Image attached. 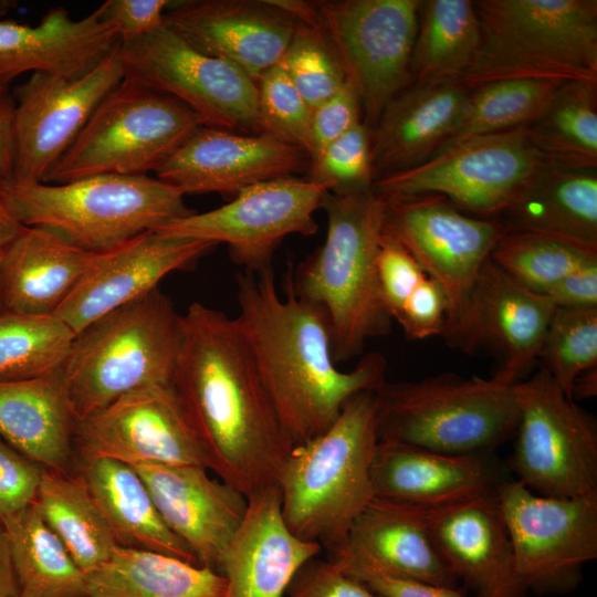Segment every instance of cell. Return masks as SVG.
<instances>
[{
	"label": "cell",
	"mask_w": 597,
	"mask_h": 597,
	"mask_svg": "<svg viewBox=\"0 0 597 597\" xmlns=\"http://www.w3.org/2000/svg\"><path fill=\"white\" fill-rule=\"evenodd\" d=\"M172 386L209 470L247 498L276 484L293 444L234 317L201 302L188 306Z\"/></svg>",
	"instance_id": "6da1fadb"
},
{
	"label": "cell",
	"mask_w": 597,
	"mask_h": 597,
	"mask_svg": "<svg viewBox=\"0 0 597 597\" xmlns=\"http://www.w3.org/2000/svg\"><path fill=\"white\" fill-rule=\"evenodd\" d=\"M237 301L234 318L293 447L323 433L353 396L386 380V359L378 352L352 370L337 368L324 313L296 296L287 274L281 296L273 268L239 272Z\"/></svg>",
	"instance_id": "7a4b0ae2"
},
{
	"label": "cell",
	"mask_w": 597,
	"mask_h": 597,
	"mask_svg": "<svg viewBox=\"0 0 597 597\" xmlns=\"http://www.w3.org/2000/svg\"><path fill=\"white\" fill-rule=\"evenodd\" d=\"M322 208L327 214L324 243L287 276L296 296L324 313L337 364L360 355L367 341L391 331L394 320L376 272L386 201L373 188L328 191Z\"/></svg>",
	"instance_id": "3957f363"
},
{
	"label": "cell",
	"mask_w": 597,
	"mask_h": 597,
	"mask_svg": "<svg viewBox=\"0 0 597 597\" xmlns=\"http://www.w3.org/2000/svg\"><path fill=\"white\" fill-rule=\"evenodd\" d=\"M379 443L375 391L346 401L320 436L294 446L276 479L281 512L297 537L332 553L375 498L371 464Z\"/></svg>",
	"instance_id": "277c9868"
},
{
	"label": "cell",
	"mask_w": 597,
	"mask_h": 597,
	"mask_svg": "<svg viewBox=\"0 0 597 597\" xmlns=\"http://www.w3.org/2000/svg\"><path fill=\"white\" fill-rule=\"evenodd\" d=\"M0 191L22 226L49 229L94 253L196 212L179 189L147 175L100 174L60 185L7 179Z\"/></svg>",
	"instance_id": "5b68a950"
},
{
	"label": "cell",
	"mask_w": 597,
	"mask_h": 597,
	"mask_svg": "<svg viewBox=\"0 0 597 597\" xmlns=\"http://www.w3.org/2000/svg\"><path fill=\"white\" fill-rule=\"evenodd\" d=\"M181 314L158 287L77 333L61 367L81 421L148 386L172 385Z\"/></svg>",
	"instance_id": "8992f818"
},
{
	"label": "cell",
	"mask_w": 597,
	"mask_h": 597,
	"mask_svg": "<svg viewBox=\"0 0 597 597\" xmlns=\"http://www.w3.org/2000/svg\"><path fill=\"white\" fill-rule=\"evenodd\" d=\"M476 55L460 80L597 81L596 0H478Z\"/></svg>",
	"instance_id": "52a82bcc"
},
{
	"label": "cell",
	"mask_w": 597,
	"mask_h": 597,
	"mask_svg": "<svg viewBox=\"0 0 597 597\" xmlns=\"http://www.w3.org/2000/svg\"><path fill=\"white\" fill-rule=\"evenodd\" d=\"M375 399L379 441L449 454L491 453L513 437L520 417L519 383L450 371L385 380Z\"/></svg>",
	"instance_id": "ba28073f"
},
{
	"label": "cell",
	"mask_w": 597,
	"mask_h": 597,
	"mask_svg": "<svg viewBox=\"0 0 597 597\" xmlns=\"http://www.w3.org/2000/svg\"><path fill=\"white\" fill-rule=\"evenodd\" d=\"M199 126L197 115L175 97L123 78L42 182L156 172Z\"/></svg>",
	"instance_id": "9c48e42d"
},
{
	"label": "cell",
	"mask_w": 597,
	"mask_h": 597,
	"mask_svg": "<svg viewBox=\"0 0 597 597\" xmlns=\"http://www.w3.org/2000/svg\"><path fill=\"white\" fill-rule=\"evenodd\" d=\"M383 231L396 239L447 298L442 337L470 354L472 302L479 274L505 232L495 218L471 216L438 195L386 201Z\"/></svg>",
	"instance_id": "30bf717a"
},
{
	"label": "cell",
	"mask_w": 597,
	"mask_h": 597,
	"mask_svg": "<svg viewBox=\"0 0 597 597\" xmlns=\"http://www.w3.org/2000/svg\"><path fill=\"white\" fill-rule=\"evenodd\" d=\"M547 163L521 126L462 140L376 179L373 190L385 201L438 195L465 213L495 218Z\"/></svg>",
	"instance_id": "8fae6325"
},
{
	"label": "cell",
	"mask_w": 597,
	"mask_h": 597,
	"mask_svg": "<svg viewBox=\"0 0 597 597\" xmlns=\"http://www.w3.org/2000/svg\"><path fill=\"white\" fill-rule=\"evenodd\" d=\"M520 417L510 465L515 480L552 498L597 495V426L540 369L519 383Z\"/></svg>",
	"instance_id": "7c38bea8"
},
{
	"label": "cell",
	"mask_w": 597,
	"mask_h": 597,
	"mask_svg": "<svg viewBox=\"0 0 597 597\" xmlns=\"http://www.w3.org/2000/svg\"><path fill=\"white\" fill-rule=\"evenodd\" d=\"M118 53L125 80L175 97L201 125L261 134L256 82L235 65L199 52L167 25L121 41Z\"/></svg>",
	"instance_id": "4fadbf2b"
},
{
	"label": "cell",
	"mask_w": 597,
	"mask_h": 597,
	"mask_svg": "<svg viewBox=\"0 0 597 597\" xmlns=\"http://www.w3.org/2000/svg\"><path fill=\"white\" fill-rule=\"evenodd\" d=\"M323 30L371 130L387 104L412 83L410 61L421 0L315 1Z\"/></svg>",
	"instance_id": "5bb4252c"
},
{
	"label": "cell",
	"mask_w": 597,
	"mask_h": 597,
	"mask_svg": "<svg viewBox=\"0 0 597 597\" xmlns=\"http://www.w3.org/2000/svg\"><path fill=\"white\" fill-rule=\"evenodd\" d=\"M495 499L527 591L573 590L584 565L597 557V495L544 496L506 479Z\"/></svg>",
	"instance_id": "9a60e30c"
},
{
	"label": "cell",
	"mask_w": 597,
	"mask_h": 597,
	"mask_svg": "<svg viewBox=\"0 0 597 597\" xmlns=\"http://www.w3.org/2000/svg\"><path fill=\"white\" fill-rule=\"evenodd\" d=\"M327 184L285 177L252 185L224 206L172 220L156 230L169 238L224 243L242 271L259 273L272 268V258L289 235H313Z\"/></svg>",
	"instance_id": "2e32d148"
},
{
	"label": "cell",
	"mask_w": 597,
	"mask_h": 597,
	"mask_svg": "<svg viewBox=\"0 0 597 597\" xmlns=\"http://www.w3.org/2000/svg\"><path fill=\"white\" fill-rule=\"evenodd\" d=\"M118 49L82 77L35 72L13 88V180L42 181L70 148L100 103L124 78Z\"/></svg>",
	"instance_id": "e0dca14e"
},
{
	"label": "cell",
	"mask_w": 597,
	"mask_h": 597,
	"mask_svg": "<svg viewBox=\"0 0 597 597\" xmlns=\"http://www.w3.org/2000/svg\"><path fill=\"white\" fill-rule=\"evenodd\" d=\"M84 459L139 464L207 465L199 437L172 385L133 390L76 422Z\"/></svg>",
	"instance_id": "ac0fdd59"
},
{
	"label": "cell",
	"mask_w": 597,
	"mask_h": 597,
	"mask_svg": "<svg viewBox=\"0 0 597 597\" xmlns=\"http://www.w3.org/2000/svg\"><path fill=\"white\" fill-rule=\"evenodd\" d=\"M306 151L266 134L199 126L156 171L184 195L235 196L252 185L303 171Z\"/></svg>",
	"instance_id": "d6986e66"
},
{
	"label": "cell",
	"mask_w": 597,
	"mask_h": 597,
	"mask_svg": "<svg viewBox=\"0 0 597 597\" xmlns=\"http://www.w3.org/2000/svg\"><path fill=\"white\" fill-rule=\"evenodd\" d=\"M216 244L142 233L112 250L95 253L76 287L54 312L75 333L158 287L169 273L190 269Z\"/></svg>",
	"instance_id": "ffe728a7"
},
{
	"label": "cell",
	"mask_w": 597,
	"mask_h": 597,
	"mask_svg": "<svg viewBox=\"0 0 597 597\" xmlns=\"http://www.w3.org/2000/svg\"><path fill=\"white\" fill-rule=\"evenodd\" d=\"M268 1L171 2L164 24L199 52L229 62L252 80L283 57L297 25Z\"/></svg>",
	"instance_id": "44dd1931"
},
{
	"label": "cell",
	"mask_w": 597,
	"mask_h": 597,
	"mask_svg": "<svg viewBox=\"0 0 597 597\" xmlns=\"http://www.w3.org/2000/svg\"><path fill=\"white\" fill-rule=\"evenodd\" d=\"M157 510L197 563L219 572L247 513L248 498L203 465L139 464Z\"/></svg>",
	"instance_id": "7402d4cb"
},
{
	"label": "cell",
	"mask_w": 597,
	"mask_h": 597,
	"mask_svg": "<svg viewBox=\"0 0 597 597\" xmlns=\"http://www.w3.org/2000/svg\"><path fill=\"white\" fill-rule=\"evenodd\" d=\"M432 538L474 597H526L495 494L426 509Z\"/></svg>",
	"instance_id": "603a6c76"
},
{
	"label": "cell",
	"mask_w": 597,
	"mask_h": 597,
	"mask_svg": "<svg viewBox=\"0 0 597 597\" xmlns=\"http://www.w3.org/2000/svg\"><path fill=\"white\" fill-rule=\"evenodd\" d=\"M509 479L491 453L449 454L379 441L371 483L376 498L425 509L493 495Z\"/></svg>",
	"instance_id": "cb8c5ba5"
},
{
	"label": "cell",
	"mask_w": 597,
	"mask_h": 597,
	"mask_svg": "<svg viewBox=\"0 0 597 597\" xmlns=\"http://www.w3.org/2000/svg\"><path fill=\"white\" fill-rule=\"evenodd\" d=\"M322 549L289 530L276 484L262 489L248 498L245 516L221 561L226 597H284L298 570Z\"/></svg>",
	"instance_id": "d4e9b609"
},
{
	"label": "cell",
	"mask_w": 597,
	"mask_h": 597,
	"mask_svg": "<svg viewBox=\"0 0 597 597\" xmlns=\"http://www.w3.org/2000/svg\"><path fill=\"white\" fill-rule=\"evenodd\" d=\"M121 43L116 28L97 7L74 20L56 7L31 27L0 21V86L27 72L78 78L98 66Z\"/></svg>",
	"instance_id": "484cf974"
},
{
	"label": "cell",
	"mask_w": 597,
	"mask_h": 597,
	"mask_svg": "<svg viewBox=\"0 0 597 597\" xmlns=\"http://www.w3.org/2000/svg\"><path fill=\"white\" fill-rule=\"evenodd\" d=\"M555 306L505 274L489 258L483 264L472 302L470 354L482 346L495 349L500 367L495 380H523L537 360Z\"/></svg>",
	"instance_id": "4316f807"
},
{
	"label": "cell",
	"mask_w": 597,
	"mask_h": 597,
	"mask_svg": "<svg viewBox=\"0 0 597 597\" xmlns=\"http://www.w3.org/2000/svg\"><path fill=\"white\" fill-rule=\"evenodd\" d=\"M469 92L459 81L412 82L399 92L370 130L374 181L433 156L454 126Z\"/></svg>",
	"instance_id": "83f0119b"
},
{
	"label": "cell",
	"mask_w": 597,
	"mask_h": 597,
	"mask_svg": "<svg viewBox=\"0 0 597 597\" xmlns=\"http://www.w3.org/2000/svg\"><path fill=\"white\" fill-rule=\"evenodd\" d=\"M347 555L397 577L453 587L457 577L440 554L426 509L374 498L353 523L343 546Z\"/></svg>",
	"instance_id": "f1b7e54d"
},
{
	"label": "cell",
	"mask_w": 597,
	"mask_h": 597,
	"mask_svg": "<svg viewBox=\"0 0 597 597\" xmlns=\"http://www.w3.org/2000/svg\"><path fill=\"white\" fill-rule=\"evenodd\" d=\"M94 255L49 229L24 227L1 251L3 310L54 314L82 280Z\"/></svg>",
	"instance_id": "f546056e"
},
{
	"label": "cell",
	"mask_w": 597,
	"mask_h": 597,
	"mask_svg": "<svg viewBox=\"0 0 597 597\" xmlns=\"http://www.w3.org/2000/svg\"><path fill=\"white\" fill-rule=\"evenodd\" d=\"M75 426L61 368L0 381V438L41 468L66 472Z\"/></svg>",
	"instance_id": "4dcf8cb0"
},
{
	"label": "cell",
	"mask_w": 597,
	"mask_h": 597,
	"mask_svg": "<svg viewBox=\"0 0 597 597\" xmlns=\"http://www.w3.org/2000/svg\"><path fill=\"white\" fill-rule=\"evenodd\" d=\"M495 219L505 232L548 234L597 250V171L547 163Z\"/></svg>",
	"instance_id": "1f68e13d"
},
{
	"label": "cell",
	"mask_w": 597,
	"mask_h": 597,
	"mask_svg": "<svg viewBox=\"0 0 597 597\" xmlns=\"http://www.w3.org/2000/svg\"><path fill=\"white\" fill-rule=\"evenodd\" d=\"M83 475L117 544L197 564L190 548L166 525L136 469L108 458L83 459Z\"/></svg>",
	"instance_id": "d6a6232c"
},
{
	"label": "cell",
	"mask_w": 597,
	"mask_h": 597,
	"mask_svg": "<svg viewBox=\"0 0 597 597\" xmlns=\"http://www.w3.org/2000/svg\"><path fill=\"white\" fill-rule=\"evenodd\" d=\"M85 580L87 597H226L227 588L210 567L119 545Z\"/></svg>",
	"instance_id": "836d02e7"
},
{
	"label": "cell",
	"mask_w": 597,
	"mask_h": 597,
	"mask_svg": "<svg viewBox=\"0 0 597 597\" xmlns=\"http://www.w3.org/2000/svg\"><path fill=\"white\" fill-rule=\"evenodd\" d=\"M23 597H87L84 572L33 504L2 519Z\"/></svg>",
	"instance_id": "e575fe53"
},
{
	"label": "cell",
	"mask_w": 597,
	"mask_h": 597,
	"mask_svg": "<svg viewBox=\"0 0 597 597\" xmlns=\"http://www.w3.org/2000/svg\"><path fill=\"white\" fill-rule=\"evenodd\" d=\"M34 505L84 574L118 545L82 478L43 469Z\"/></svg>",
	"instance_id": "d590c367"
},
{
	"label": "cell",
	"mask_w": 597,
	"mask_h": 597,
	"mask_svg": "<svg viewBox=\"0 0 597 597\" xmlns=\"http://www.w3.org/2000/svg\"><path fill=\"white\" fill-rule=\"evenodd\" d=\"M480 36L473 1H421L410 61L412 82H460L476 55Z\"/></svg>",
	"instance_id": "8d00e7d4"
},
{
	"label": "cell",
	"mask_w": 597,
	"mask_h": 597,
	"mask_svg": "<svg viewBox=\"0 0 597 597\" xmlns=\"http://www.w3.org/2000/svg\"><path fill=\"white\" fill-rule=\"evenodd\" d=\"M546 161L569 169L597 168V81L566 82L526 126Z\"/></svg>",
	"instance_id": "74e56055"
},
{
	"label": "cell",
	"mask_w": 597,
	"mask_h": 597,
	"mask_svg": "<svg viewBox=\"0 0 597 597\" xmlns=\"http://www.w3.org/2000/svg\"><path fill=\"white\" fill-rule=\"evenodd\" d=\"M562 84L510 78L470 88L454 126L437 153L474 136L530 125L543 113Z\"/></svg>",
	"instance_id": "f35d334b"
},
{
	"label": "cell",
	"mask_w": 597,
	"mask_h": 597,
	"mask_svg": "<svg viewBox=\"0 0 597 597\" xmlns=\"http://www.w3.org/2000/svg\"><path fill=\"white\" fill-rule=\"evenodd\" d=\"M75 333L54 314L0 311V381L39 377L62 367Z\"/></svg>",
	"instance_id": "ab89813d"
},
{
	"label": "cell",
	"mask_w": 597,
	"mask_h": 597,
	"mask_svg": "<svg viewBox=\"0 0 597 597\" xmlns=\"http://www.w3.org/2000/svg\"><path fill=\"white\" fill-rule=\"evenodd\" d=\"M491 261L522 286L545 294L568 273L597 262V250L533 232H504Z\"/></svg>",
	"instance_id": "60d3db41"
},
{
	"label": "cell",
	"mask_w": 597,
	"mask_h": 597,
	"mask_svg": "<svg viewBox=\"0 0 597 597\" xmlns=\"http://www.w3.org/2000/svg\"><path fill=\"white\" fill-rule=\"evenodd\" d=\"M537 360L572 399L575 378L597 366V307H555Z\"/></svg>",
	"instance_id": "b9f144b4"
},
{
	"label": "cell",
	"mask_w": 597,
	"mask_h": 597,
	"mask_svg": "<svg viewBox=\"0 0 597 597\" xmlns=\"http://www.w3.org/2000/svg\"><path fill=\"white\" fill-rule=\"evenodd\" d=\"M280 63L312 109L333 96L346 81L323 27L298 22Z\"/></svg>",
	"instance_id": "7bdbcfd3"
},
{
	"label": "cell",
	"mask_w": 597,
	"mask_h": 597,
	"mask_svg": "<svg viewBox=\"0 0 597 597\" xmlns=\"http://www.w3.org/2000/svg\"><path fill=\"white\" fill-rule=\"evenodd\" d=\"M256 85L261 134L306 151L312 108L281 63L266 70Z\"/></svg>",
	"instance_id": "ee69618b"
},
{
	"label": "cell",
	"mask_w": 597,
	"mask_h": 597,
	"mask_svg": "<svg viewBox=\"0 0 597 597\" xmlns=\"http://www.w3.org/2000/svg\"><path fill=\"white\" fill-rule=\"evenodd\" d=\"M308 180L327 184L331 191L373 188L370 130L362 122L326 146L310 161Z\"/></svg>",
	"instance_id": "f6af8a7d"
},
{
	"label": "cell",
	"mask_w": 597,
	"mask_h": 597,
	"mask_svg": "<svg viewBox=\"0 0 597 597\" xmlns=\"http://www.w3.org/2000/svg\"><path fill=\"white\" fill-rule=\"evenodd\" d=\"M376 272L384 305L396 321L406 300L426 274L416 259L384 231L376 255Z\"/></svg>",
	"instance_id": "bcb514c9"
},
{
	"label": "cell",
	"mask_w": 597,
	"mask_h": 597,
	"mask_svg": "<svg viewBox=\"0 0 597 597\" xmlns=\"http://www.w3.org/2000/svg\"><path fill=\"white\" fill-rule=\"evenodd\" d=\"M362 117L357 92L346 80L333 96L312 109L306 149L310 161L332 142L362 123Z\"/></svg>",
	"instance_id": "7dc6e473"
},
{
	"label": "cell",
	"mask_w": 597,
	"mask_h": 597,
	"mask_svg": "<svg viewBox=\"0 0 597 597\" xmlns=\"http://www.w3.org/2000/svg\"><path fill=\"white\" fill-rule=\"evenodd\" d=\"M43 468L0 438V519L34 503Z\"/></svg>",
	"instance_id": "c3c4849f"
},
{
	"label": "cell",
	"mask_w": 597,
	"mask_h": 597,
	"mask_svg": "<svg viewBox=\"0 0 597 597\" xmlns=\"http://www.w3.org/2000/svg\"><path fill=\"white\" fill-rule=\"evenodd\" d=\"M447 310L443 290L426 275L406 300L396 322L409 339L422 341L442 336Z\"/></svg>",
	"instance_id": "681fc988"
},
{
	"label": "cell",
	"mask_w": 597,
	"mask_h": 597,
	"mask_svg": "<svg viewBox=\"0 0 597 597\" xmlns=\"http://www.w3.org/2000/svg\"><path fill=\"white\" fill-rule=\"evenodd\" d=\"M284 597H381L332 559H312L290 584Z\"/></svg>",
	"instance_id": "f907efd6"
},
{
	"label": "cell",
	"mask_w": 597,
	"mask_h": 597,
	"mask_svg": "<svg viewBox=\"0 0 597 597\" xmlns=\"http://www.w3.org/2000/svg\"><path fill=\"white\" fill-rule=\"evenodd\" d=\"M328 558L381 597H464L453 587L392 576L352 556L335 554Z\"/></svg>",
	"instance_id": "816d5d0a"
},
{
	"label": "cell",
	"mask_w": 597,
	"mask_h": 597,
	"mask_svg": "<svg viewBox=\"0 0 597 597\" xmlns=\"http://www.w3.org/2000/svg\"><path fill=\"white\" fill-rule=\"evenodd\" d=\"M171 1L107 0L100 4L101 17L113 24L121 41L148 34L164 24V14Z\"/></svg>",
	"instance_id": "f5cc1de1"
},
{
	"label": "cell",
	"mask_w": 597,
	"mask_h": 597,
	"mask_svg": "<svg viewBox=\"0 0 597 597\" xmlns=\"http://www.w3.org/2000/svg\"><path fill=\"white\" fill-rule=\"evenodd\" d=\"M543 295L559 308L597 307V262L568 273Z\"/></svg>",
	"instance_id": "db71d44e"
},
{
	"label": "cell",
	"mask_w": 597,
	"mask_h": 597,
	"mask_svg": "<svg viewBox=\"0 0 597 597\" xmlns=\"http://www.w3.org/2000/svg\"><path fill=\"white\" fill-rule=\"evenodd\" d=\"M15 163L14 100L0 93V180L12 179Z\"/></svg>",
	"instance_id": "11a10c76"
},
{
	"label": "cell",
	"mask_w": 597,
	"mask_h": 597,
	"mask_svg": "<svg viewBox=\"0 0 597 597\" xmlns=\"http://www.w3.org/2000/svg\"><path fill=\"white\" fill-rule=\"evenodd\" d=\"M19 586L13 570L8 533L0 519V597L19 595Z\"/></svg>",
	"instance_id": "9f6ffc18"
},
{
	"label": "cell",
	"mask_w": 597,
	"mask_h": 597,
	"mask_svg": "<svg viewBox=\"0 0 597 597\" xmlns=\"http://www.w3.org/2000/svg\"><path fill=\"white\" fill-rule=\"evenodd\" d=\"M23 228L7 208L0 191V251L4 250Z\"/></svg>",
	"instance_id": "6f0895ef"
},
{
	"label": "cell",
	"mask_w": 597,
	"mask_h": 597,
	"mask_svg": "<svg viewBox=\"0 0 597 597\" xmlns=\"http://www.w3.org/2000/svg\"><path fill=\"white\" fill-rule=\"evenodd\" d=\"M597 395V366L580 373L574 380L572 387V399L583 400L596 397Z\"/></svg>",
	"instance_id": "680465c9"
},
{
	"label": "cell",
	"mask_w": 597,
	"mask_h": 597,
	"mask_svg": "<svg viewBox=\"0 0 597 597\" xmlns=\"http://www.w3.org/2000/svg\"><path fill=\"white\" fill-rule=\"evenodd\" d=\"M0 259H1V251H0ZM3 307H2V301H1V290H0V311H2Z\"/></svg>",
	"instance_id": "91938a15"
},
{
	"label": "cell",
	"mask_w": 597,
	"mask_h": 597,
	"mask_svg": "<svg viewBox=\"0 0 597 597\" xmlns=\"http://www.w3.org/2000/svg\"><path fill=\"white\" fill-rule=\"evenodd\" d=\"M3 91H6V88L0 86V93L3 92Z\"/></svg>",
	"instance_id": "94428289"
},
{
	"label": "cell",
	"mask_w": 597,
	"mask_h": 597,
	"mask_svg": "<svg viewBox=\"0 0 597 597\" xmlns=\"http://www.w3.org/2000/svg\"><path fill=\"white\" fill-rule=\"evenodd\" d=\"M13 597H23V596H21V595L19 594V595H17V596H13Z\"/></svg>",
	"instance_id": "6125c7cd"
}]
</instances>
